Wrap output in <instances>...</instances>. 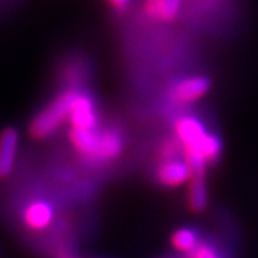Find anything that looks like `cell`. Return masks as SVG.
Wrapping results in <instances>:
<instances>
[{
  "label": "cell",
  "instance_id": "7a4b0ae2",
  "mask_svg": "<svg viewBox=\"0 0 258 258\" xmlns=\"http://www.w3.org/2000/svg\"><path fill=\"white\" fill-rule=\"evenodd\" d=\"M78 89H64L50 103H47L42 110L33 117L28 126V133L33 139H47L56 129L69 120L72 104L78 95Z\"/></svg>",
  "mask_w": 258,
  "mask_h": 258
},
{
  "label": "cell",
  "instance_id": "30bf717a",
  "mask_svg": "<svg viewBox=\"0 0 258 258\" xmlns=\"http://www.w3.org/2000/svg\"><path fill=\"white\" fill-rule=\"evenodd\" d=\"M187 204L190 210L199 213L204 212L209 206V190L206 177H191L188 182V193H187Z\"/></svg>",
  "mask_w": 258,
  "mask_h": 258
},
{
  "label": "cell",
  "instance_id": "3957f363",
  "mask_svg": "<svg viewBox=\"0 0 258 258\" xmlns=\"http://www.w3.org/2000/svg\"><path fill=\"white\" fill-rule=\"evenodd\" d=\"M69 121L72 129H97L98 127V110L95 101L86 92H78L70 109Z\"/></svg>",
  "mask_w": 258,
  "mask_h": 258
},
{
  "label": "cell",
  "instance_id": "277c9868",
  "mask_svg": "<svg viewBox=\"0 0 258 258\" xmlns=\"http://www.w3.org/2000/svg\"><path fill=\"white\" fill-rule=\"evenodd\" d=\"M156 179L160 185L167 188H177L180 185H185L191 179V173L188 165L183 159H173L167 157L163 160L156 171Z\"/></svg>",
  "mask_w": 258,
  "mask_h": 258
},
{
  "label": "cell",
  "instance_id": "5b68a950",
  "mask_svg": "<svg viewBox=\"0 0 258 258\" xmlns=\"http://www.w3.org/2000/svg\"><path fill=\"white\" fill-rule=\"evenodd\" d=\"M212 89V81L207 77H190L179 81L173 90L171 98L176 103H193L209 94Z\"/></svg>",
  "mask_w": 258,
  "mask_h": 258
},
{
  "label": "cell",
  "instance_id": "4fadbf2b",
  "mask_svg": "<svg viewBox=\"0 0 258 258\" xmlns=\"http://www.w3.org/2000/svg\"><path fill=\"white\" fill-rule=\"evenodd\" d=\"M188 256L190 258H224L223 253L210 243H199L198 247Z\"/></svg>",
  "mask_w": 258,
  "mask_h": 258
},
{
  "label": "cell",
  "instance_id": "9a60e30c",
  "mask_svg": "<svg viewBox=\"0 0 258 258\" xmlns=\"http://www.w3.org/2000/svg\"><path fill=\"white\" fill-rule=\"evenodd\" d=\"M59 258H75V256H72V255H61Z\"/></svg>",
  "mask_w": 258,
  "mask_h": 258
},
{
  "label": "cell",
  "instance_id": "6da1fadb",
  "mask_svg": "<svg viewBox=\"0 0 258 258\" xmlns=\"http://www.w3.org/2000/svg\"><path fill=\"white\" fill-rule=\"evenodd\" d=\"M70 142L84 160L94 165L115 160L124 150L123 137L117 131H98V127L72 129Z\"/></svg>",
  "mask_w": 258,
  "mask_h": 258
},
{
  "label": "cell",
  "instance_id": "52a82bcc",
  "mask_svg": "<svg viewBox=\"0 0 258 258\" xmlns=\"http://www.w3.org/2000/svg\"><path fill=\"white\" fill-rule=\"evenodd\" d=\"M174 133L183 150H190L198 146L199 142L207 136V129L193 117H182L174 124Z\"/></svg>",
  "mask_w": 258,
  "mask_h": 258
},
{
  "label": "cell",
  "instance_id": "ba28073f",
  "mask_svg": "<svg viewBox=\"0 0 258 258\" xmlns=\"http://www.w3.org/2000/svg\"><path fill=\"white\" fill-rule=\"evenodd\" d=\"M54 210L47 201H33L24 210V223L34 232H42L53 223Z\"/></svg>",
  "mask_w": 258,
  "mask_h": 258
},
{
  "label": "cell",
  "instance_id": "8992f818",
  "mask_svg": "<svg viewBox=\"0 0 258 258\" xmlns=\"http://www.w3.org/2000/svg\"><path fill=\"white\" fill-rule=\"evenodd\" d=\"M17 150H19V133L14 127H5L0 134V179H5L13 173Z\"/></svg>",
  "mask_w": 258,
  "mask_h": 258
},
{
  "label": "cell",
  "instance_id": "7c38bea8",
  "mask_svg": "<svg viewBox=\"0 0 258 258\" xmlns=\"http://www.w3.org/2000/svg\"><path fill=\"white\" fill-rule=\"evenodd\" d=\"M199 243L201 241H199L198 232L190 227H180L174 230L171 235V246L177 252L185 253V255H190L198 247Z\"/></svg>",
  "mask_w": 258,
  "mask_h": 258
},
{
  "label": "cell",
  "instance_id": "8fae6325",
  "mask_svg": "<svg viewBox=\"0 0 258 258\" xmlns=\"http://www.w3.org/2000/svg\"><path fill=\"white\" fill-rule=\"evenodd\" d=\"M182 0H148L146 2V13L160 21L171 22L180 11Z\"/></svg>",
  "mask_w": 258,
  "mask_h": 258
},
{
  "label": "cell",
  "instance_id": "9c48e42d",
  "mask_svg": "<svg viewBox=\"0 0 258 258\" xmlns=\"http://www.w3.org/2000/svg\"><path fill=\"white\" fill-rule=\"evenodd\" d=\"M183 153H191L204 159L207 165H213L219 160L221 154H223V142L216 134L207 133V136L199 142L198 146L190 150H183Z\"/></svg>",
  "mask_w": 258,
  "mask_h": 258
},
{
  "label": "cell",
  "instance_id": "5bb4252c",
  "mask_svg": "<svg viewBox=\"0 0 258 258\" xmlns=\"http://www.w3.org/2000/svg\"><path fill=\"white\" fill-rule=\"evenodd\" d=\"M106 2L115 11H124L129 5H131L133 0H106Z\"/></svg>",
  "mask_w": 258,
  "mask_h": 258
}]
</instances>
